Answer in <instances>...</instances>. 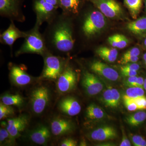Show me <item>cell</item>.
Here are the masks:
<instances>
[{"mask_svg": "<svg viewBox=\"0 0 146 146\" xmlns=\"http://www.w3.org/2000/svg\"><path fill=\"white\" fill-rule=\"evenodd\" d=\"M72 18L62 13H58L48 23L43 35L50 52L58 55H64L74 49L76 39Z\"/></svg>", "mask_w": 146, "mask_h": 146, "instance_id": "1", "label": "cell"}, {"mask_svg": "<svg viewBox=\"0 0 146 146\" xmlns=\"http://www.w3.org/2000/svg\"><path fill=\"white\" fill-rule=\"evenodd\" d=\"M40 27L35 25L32 29L27 31L23 44L16 52V56L25 54H35L43 56L49 51L44 35L39 31Z\"/></svg>", "mask_w": 146, "mask_h": 146, "instance_id": "2", "label": "cell"}, {"mask_svg": "<svg viewBox=\"0 0 146 146\" xmlns=\"http://www.w3.org/2000/svg\"><path fill=\"white\" fill-rule=\"evenodd\" d=\"M106 16L99 10L88 11L84 14L80 30L86 39H90L99 34L107 24Z\"/></svg>", "mask_w": 146, "mask_h": 146, "instance_id": "3", "label": "cell"}, {"mask_svg": "<svg viewBox=\"0 0 146 146\" xmlns=\"http://www.w3.org/2000/svg\"><path fill=\"white\" fill-rule=\"evenodd\" d=\"M43 56L44 63L40 78L46 80H57L67 65L65 58L50 51Z\"/></svg>", "mask_w": 146, "mask_h": 146, "instance_id": "4", "label": "cell"}, {"mask_svg": "<svg viewBox=\"0 0 146 146\" xmlns=\"http://www.w3.org/2000/svg\"><path fill=\"white\" fill-rule=\"evenodd\" d=\"M0 15L10 21L23 23L26 21L21 0H0Z\"/></svg>", "mask_w": 146, "mask_h": 146, "instance_id": "5", "label": "cell"}, {"mask_svg": "<svg viewBox=\"0 0 146 146\" xmlns=\"http://www.w3.org/2000/svg\"><path fill=\"white\" fill-rule=\"evenodd\" d=\"M50 92L46 86H40L32 92L30 102L31 109L36 115L43 112L47 107L50 100Z\"/></svg>", "mask_w": 146, "mask_h": 146, "instance_id": "6", "label": "cell"}, {"mask_svg": "<svg viewBox=\"0 0 146 146\" xmlns=\"http://www.w3.org/2000/svg\"><path fill=\"white\" fill-rule=\"evenodd\" d=\"M106 17L111 19H120L123 11L120 4L116 0H89Z\"/></svg>", "mask_w": 146, "mask_h": 146, "instance_id": "7", "label": "cell"}, {"mask_svg": "<svg viewBox=\"0 0 146 146\" xmlns=\"http://www.w3.org/2000/svg\"><path fill=\"white\" fill-rule=\"evenodd\" d=\"M78 80L77 74L67 63L63 72L57 80V88L60 94H65L74 89Z\"/></svg>", "mask_w": 146, "mask_h": 146, "instance_id": "8", "label": "cell"}, {"mask_svg": "<svg viewBox=\"0 0 146 146\" xmlns=\"http://www.w3.org/2000/svg\"><path fill=\"white\" fill-rule=\"evenodd\" d=\"M82 83L86 93L90 96L99 94L103 89V84L99 79L87 71L84 72Z\"/></svg>", "mask_w": 146, "mask_h": 146, "instance_id": "9", "label": "cell"}, {"mask_svg": "<svg viewBox=\"0 0 146 146\" xmlns=\"http://www.w3.org/2000/svg\"><path fill=\"white\" fill-rule=\"evenodd\" d=\"M27 35V31L20 30L14 24V21H11L9 26L0 35L1 44L7 45L12 49L13 45L17 39L25 38Z\"/></svg>", "mask_w": 146, "mask_h": 146, "instance_id": "10", "label": "cell"}, {"mask_svg": "<svg viewBox=\"0 0 146 146\" xmlns=\"http://www.w3.org/2000/svg\"><path fill=\"white\" fill-rule=\"evenodd\" d=\"M89 68L92 72L110 81H115L119 78V74L116 70L101 61L96 60L91 62Z\"/></svg>", "mask_w": 146, "mask_h": 146, "instance_id": "11", "label": "cell"}, {"mask_svg": "<svg viewBox=\"0 0 146 146\" xmlns=\"http://www.w3.org/2000/svg\"><path fill=\"white\" fill-rule=\"evenodd\" d=\"M9 76L12 82L18 86H26L32 81L31 76L22 66L15 64L10 65Z\"/></svg>", "mask_w": 146, "mask_h": 146, "instance_id": "12", "label": "cell"}, {"mask_svg": "<svg viewBox=\"0 0 146 146\" xmlns=\"http://www.w3.org/2000/svg\"><path fill=\"white\" fill-rule=\"evenodd\" d=\"M29 123V119L27 116L21 115L7 119V129L11 135L16 139L20 137L21 133L26 128Z\"/></svg>", "mask_w": 146, "mask_h": 146, "instance_id": "13", "label": "cell"}, {"mask_svg": "<svg viewBox=\"0 0 146 146\" xmlns=\"http://www.w3.org/2000/svg\"><path fill=\"white\" fill-rule=\"evenodd\" d=\"M73 129L72 122L65 118L56 117L51 123V131L54 136H64L72 132Z\"/></svg>", "mask_w": 146, "mask_h": 146, "instance_id": "14", "label": "cell"}, {"mask_svg": "<svg viewBox=\"0 0 146 146\" xmlns=\"http://www.w3.org/2000/svg\"><path fill=\"white\" fill-rule=\"evenodd\" d=\"M58 109L63 114L74 116L80 113L81 107L79 102L73 97L63 98L59 102Z\"/></svg>", "mask_w": 146, "mask_h": 146, "instance_id": "15", "label": "cell"}, {"mask_svg": "<svg viewBox=\"0 0 146 146\" xmlns=\"http://www.w3.org/2000/svg\"><path fill=\"white\" fill-rule=\"evenodd\" d=\"M89 136L94 141H102L115 139L117 138V134L115 128L111 126L105 125L91 131Z\"/></svg>", "mask_w": 146, "mask_h": 146, "instance_id": "16", "label": "cell"}, {"mask_svg": "<svg viewBox=\"0 0 146 146\" xmlns=\"http://www.w3.org/2000/svg\"><path fill=\"white\" fill-rule=\"evenodd\" d=\"M82 0H59V8L63 14L69 17L77 16L80 12Z\"/></svg>", "mask_w": 146, "mask_h": 146, "instance_id": "17", "label": "cell"}, {"mask_svg": "<svg viewBox=\"0 0 146 146\" xmlns=\"http://www.w3.org/2000/svg\"><path fill=\"white\" fill-rule=\"evenodd\" d=\"M51 132L46 126L41 125L32 131L29 134V138L35 143L45 145L50 138Z\"/></svg>", "mask_w": 146, "mask_h": 146, "instance_id": "18", "label": "cell"}, {"mask_svg": "<svg viewBox=\"0 0 146 146\" xmlns=\"http://www.w3.org/2000/svg\"><path fill=\"white\" fill-rule=\"evenodd\" d=\"M96 53L103 60L109 63H113L117 60L118 51L115 48L100 47L96 50Z\"/></svg>", "mask_w": 146, "mask_h": 146, "instance_id": "19", "label": "cell"}, {"mask_svg": "<svg viewBox=\"0 0 146 146\" xmlns=\"http://www.w3.org/2000/svg\"><path fill=\"white\" fill-rule=\"evenodd\" d=\"M127 28L131 33L136 35L143 34L146 32V16L138 18L128 23Z\"/></svg>", "mask_w": 146, "mask_h": 146, "instance_id": "20", "label": "cell"}, {"mask_svg": "<svg viewBox=\"0 0 146 146\" xmlns=\"http://www.w3.org/2000/svg\"><path fill=\"white\" fill-rule=\"evenodd\" d=\"M1 102L9 106L21 107L24 103V99L18 94H5L1 97Z\"/></svg>", "mask_w": 146, "mask_h": 146, "instance_id": "21", "label": "cell"}, {"mask_svg": "<svg viewBox=\"0 0 146 146\" xmlns=\"http://www.w3.org/2000/svg\"><path fill=\"white\" fill-rule=\"evenodd\" d=\"M124 3L131 16L133 19H136L141 12L143 0H124Z\"/></svg>", "mask_w": 146, "mask_h": 146, "instance_id": "22", "label": "cell"}, {"mask_svg": "<svg viewBox=\"0 0 146 146\" xmlns=\"http://www.w3.org/2000/svg\"><path fill=\"white\" fill-rule=\"evenodd\" d=\"M86 113V117L91 120L100 119L105 116L102 109L94 104H91L87 107Z\"/></svg>", "mask_w": 146, "mask_h": 146, "instance_id": "23", "label": "cell"}, {"mask_svg": "<svg viewBox=\"0 0 146 146\" xmlns=\"http://www.w3.org/2000/svg\"><path fill=\"white\" fill-rule=\"evenodd\" d=\"M146 119V112L139 111L129 115L126 118V122L132 126H137Z\"/></svg>", "mask_w": 146, "mask_h": 146, "instance_id": "24", "label": "cell"}, {"mask_svg": "<svg viewBox=\"0 0 146 146\" xmlns=\"http://www.w3.org/2000/svg\"><path fill=\"white\" fill-rule=\"evenodd\" d=\"M1 146H12L16 144V139L9 132L7 127H2L0 129Z\"/></svg>", "mask_w": 146, "mask_h": 146, "instance_id": "25", "label": "cell"}, {"mask_svg": "<svg viewBox=\"0 0 146 146\" xmlns=\"http://www.w3.org/2000/svg\"><path fill=\"white\" fill-rule=\"evenodd\" d=\"M14 113V109L11 106L6 105L1 102L0 103V119L2 120L11 116Z\"/></svg>", "mask_w": 146, "mask_h": 146, "instance_id": "26", "label": "cell"}, {"mask_svg": "<svg viewBox=\"0 0 146 146\" xmlns=\"http://www.w3.org/2000/svg\"><path fill=\"white\" fill-rule=\"evenodd\" d=\"M127 96L131 98H136L145 96V91L143 88L137 87H130L127 90Z\"/></svg>", "mask_w": 146, "mask_h": 146, "instance_id": "27", "label": "cell"}, {"mask_svg": "<svg viewBox=\"0 0 146 146\" xmlns=\"http://www.w3.org/2000/svg\"><path fill=\"white\" fill-rule=\"evenodd\" d=\"M124 104L128 110L135 111L138 110V108L133 99L125 95L123 97Z\"/></svg>", "mask_w": 146, "mask_h": 146, "instance_id": "28", "label": "cell"}, {"mask_svg": "<svg viewBox=\"0 0 146 146\" xmlns=\"http://www.w3.org/2000/svg\"><path fill=\"white\" fill-rule=\"evenodd\" d=\"M103 97L105 105L108 107L113 108V97L111 88H108L104 91Z\"/></svg>", "mask_w": 146, "mask_h": 146, "instance_id": "29", "label": "cell"}, {"mask_svg": "<svg viewBox=\"0 0 146 146\" xmlns=\"http://www.w3.org/2000/svg\"><path fill=\"white\" fill-rule=\"evenodd\" d=\"M117 37V48L123 49L125 48L129 44V40L127 38L123 35L116 34Z\"/></svg>", "mask_w": 146, "mask_h": 146, "instance_id": "30", "label": "cell"}, {"mask_svg": "<svg viewBox=\"0 0 146 146\" xmlns=\"http://www.w3.org/2000/svg\"><path fill=\"white\" fill-rule=\"evenodd\" d=\"M140 50L138 48L134 47L126 52L122 56L121 58L131 57V56H138L140 54Z\"/></svg>", "mask_w": 146, "mask_h": 146, "instance_id": "31", "label": "cell"}, {"mask_svg": "<svg viewBox=\"0 0 146 146\" xmlns=\"http://www.w3.org/2000/svg\"><path fill=\"white\" fill-rule=\"evenodd\" d=\"M133 99L137 105L138 110L146 109V97L145 96L138 97Z\"/></svg>", "mask_w": 146, "mask_h": 146, "instance_id": "32", "label": "cell"}, {"mask_svg": "<svg viewBox=\"0 0 146 146\" xmlns=\"http://www.w3.org/2000/svg\"><path fill=\"white\" fill-rule=\"evenodd\" d=\"M139 64L136 63H127L120 67V70L137 71L140 69Z\"/></svg>", "mask_w": 146, "mask_h": 146, "instance_id": "33", "label": "cell"}, {"mask_svg": "<svg viewBox=\"0 0 146 146\" xmlns=\"http://www.w3.org/2000/svg\"><path fill=\"white\" fill-rule=\"evenodd\" d=\"M113 97V108L117 107L119 104L120 95L119 91L117 89L111 88Z\"/></svg>", "mask_w": 146, "mask_h": 146, "instance_id": "34", "label": "cell"}, {"mask_svg": "<svg viewBox=\"0 0 146 146\" xmlns=\"http://www.w3.org/2000/svg\"><path fill=\"white\" fill-rule=\"evenodd\" d=\"M139 60L138 56H131L126 58H121L118 61V63L122 65H124L127 63H136Z\"/></svg>", "mask_w": 146, "mask_h": 146, "instance_id": "35", "label": "cell"}, {"mask_svg": "<svg viewBox=\"0 0 146 146\" xmlns=\"http://www.w3.org/2000/svg\"><path fill=\"white\" fill-rule=\"evenodd\" d=\"M77 141L72 138L64 139L60 143L61 146H76L77 145Z\"/></svg>", "mask_w": 146, "mask_h": 146, "instance_id": "36", "label": "cell"}, {"mask_svg": "<svg viewBox=\"0 0 146 146\" xmlns=\"http://www.w3.org/2000/svg\"><path fill=\"white\" fill-rule=\"evenodd\" d=\"M122 133V139L121 142L120 144V146H131L130 141L128 139L127 136L126 135L125 131L123 127L121 128Z\"/></svg>", "mask_w": 146, "mask_h": 146, "instance_id": "37", "label": "cell"}, {"mask_svg": "<svg viewBox=\"0 0 146 146\" xmlns=\"http://www.w3.org/2000/svg\"><path fill=\"white\" fill-rule=\"evenodd\" d=\"M144 139L142 136L139 135H134L131 137L132 143L133 145L135 146H141L142 141Z\"/></svg>", "mask_w": 146, "mask_h": 146, "instance_id": "38", "label": "cell"}, {"mask_svg": "<svg viewBox=\"0 0 146 146\" xmlns=\"http://www.w3.org/2000/svg\"><path fill=\"white\" fill-rule=\"evenodd\" d=\"M138 77L136 76L129 77L126 81V84L129 87H135Z\"/></svg>", "mask_w": 146, "mask_h": 146, "instance_id": "39", "label": "cell"}, {"mask_svg": "<svg viewBox=\"0 0 146 146\" xmlns=\"http://www.w3.org/2000/svg\"><path fill=\"white\" fill-rule=\"evenodd\" d=\"M123 76L126 77L133 76H136L137 74V71L125 70H120Z\"/></svg>", "mask_w": 146, "mask_h": 146, "instance_id": "40", "label": "cell"}, {"mask_svg": "<svg viewBox=\"0 0 146 146\" xmlns=\"http://www.w3.org/2000/svg\"><path fill=\"white\" fill-rule=\"evenodd\" d=\"M108 41L110 44L111 45L112 47L117 48V37H116V34L110 36L108 39Z\"/></svg>", "mask_w": 146, "mask_h": 146, "instance_id": "41", "label": "cell"}, {"mask_svg": "<svg viewBox=\"0 0 146 146\" xmlns=\"http://www.w3.org/2000/svg\"><path fill=\"white\" fill-rule=\"evenodd\" d=\"M144 79L141 77H138L135 87H139L144 89Z\"/></svg>", "mask_w": 146, "mask_h": 146, "instance_id": "42", "label": "cell"}, {"mask_svg": "<svg viewBox=\"0 0 146 146\" xmlns=\"http://www.w3.org/2000/svg\"><path fill=\"white\" fill-rule=\"evenodd\" d=\"M80 146H86V142L84 141H81V143H80Z\"/></svg>", "mask_w": 146, "mask_h": 146, "instance_id": "43", "label": "cell"}, {"mask_svg": "<svg viewBox=\"0 0 146 146\" xmlns=\"http://www.w3.org/2000/svg\"><path fill=\"white\" fill-rule=\"evenodd\" d=\"M144 89L146 91V78L144 80Z\"/></svg>", "mask_w": 146, "mask_h": 146, "instance_id": "44", "label": "cell"}, {"mask_svg": "<svg viewBox=\"0 0 146 146\" xmlns=\"http://www.w3.org/2000/svg\"><path fill=\"white\" fill-rule=\"evenodd\" d=\"M143 59L144 61H145V62H146V53L144 54Z\"/></svg>", "mask_w": 146, "mask_h": 146, "instance_id": "45", "label": "cell"}, {"mask_svg": "<svg viewBox=\"0 0 146 146\" xmlns=\"http://www.w3.org/2000/svg\"><path fill=\"white\" fill-rule=\"evenodd\" d=\"M144 44H145V46L146 47V37L145 39V41H144Z\"/></svg>", "mask_w": 146, "mask_h": 146, "instance_id": "46", "label": "cell"}, {"mask_svg": "<svg viewBox=\"0 0 146 146\" xmlns=\"http://www.w3.org/2000/svg\"><path fill=\"white\" fill-rule=\"evenodd\" d=\"M145 5H146V0H145Z\"/></svg>", "mask_w": 146, "mask_h": 146, "instance_id": "47", "label": "cell"}, {"mask_svg": "<svg viewBox=\"0 0 146 146\" xmlns=\"http://www.w3.org/2000/svg\"><path fill=\"white\" fill-rule=\"evenodd\" d=\"M145 65H146V62H145Z\"/></svg>", "mask_w": 146, "mask_h": 146, "instance_id": "48", "label": "cell"}]
</instances>
